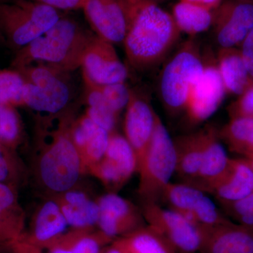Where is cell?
I'll return each mask as SVG.
<instances>
[{
	"instance_id": "cell-1",
	"label": "cell",
	"mask_w": 253,
	"mask_h": 253,
	"mask_svg": "<svg viewBox=\"0 0 253 253\" xmlns=\"http://www.w3.org/2000/svg\"><path fill=\"white\" fill-rule=\"evenodd\" d=\"M126 31V59L139 71L152 69L167 57L181 36L172 14L151 0H119Z\"/></svg>"
},
{
	"instance_id": "cell-2",
	"label": "cell",
	"mask_w": 253,
	"mask_h": 253,
	"mask_svg": "<svg viewBox=\"0 0 253 253\" xmlns=\"http://www.w3.org/2000/svg\"><path fill=\"white\" fill-rule=\"evenodd\" d=\"M93 36L73 20L60 18L52 27L22 47L14 66L21 69L39 63L58 72L73 71L81 67Z\"/></svg>"
},
{
	"instance_id": "cell-3",
	"label": "cell",
	"mask_w": 253,
	"mask_h": 253,
	"mask_svg": "<svg viewBox=\"0 0 253 253\" xmlns=\"http://www.w3.org/2000/svg\"><path fill=\"white\" fill-rule=\"evenodd\" d=\"M205 56L192 38L183 43L165 65L160 78V95L168 111L184 110L191 87L202 74Z\"/></svg>"
},
{
	"instance_id": "cell-4",
	"label": "cell",
	"mask_w": 253,
	"mask_h": 253,
	"mask_svg": "<svg viewBox=\"0 0 253 253\" xmlns=\"http://www.w3.org/2000/svg\"><path fill=\"white\" fill-rule=\"evenodd\" d=\"M176 172V151L172 139L162 120L157 115L154 136L137 172L138 193L143 204L161 201L163 191Z\"/></svg>"
},
{
	"instance_id": "cell-5",
	"label": "cell",
	"mask_w": 253,
	"mask_h": 253,
	"mask_svg": "<svg viewBox=\"0 0 253 253\" xmlns=\"http://www.w3.org/2000/svg\"><path fill=\"white\" fill-rule=\"evenodd\" d=\"M57 9L37 1L0 4V32L12 44L23 47L59 21Z\"/></svg>"
},
{
	"instance_id": "cell-6",
	"label": "cell",
	"mask_w": 253,
	"mask_h": 253,
	"mask_svg": "<svg viewBox=\"0 0 253 253\" xmlns=\"http://www.w3.org/2000/svg\"><path fill=\"white\" fill-rule=\"evenodd\" d=\"M84 171L69 130L56 131L40 157L39 175L44 185L53 192L63 194L73 189Z\"/></svg>"
},
{
	"instance_id": "cell-7",
	"label": "cell",
	"mask_w": 253,
	"mask_h": 253,
	"mask_svg": "<svg viewBox=\"0 0 253 253\" xmlns=\"http://www.w3.org/2000/svg\"><path fill=\"white\" fill-rule=\"evenodd\" d=\"M141 211L148 226L162 236L176 253L201 252L204 241L201 226L157 203L143 204Z\"/></svg>"
},
{
	"instance_id": "cell-8",
	"label": "cell",
	"mask_w": 253,
	"mask_h": 253,
	"mask_svg": "<svg viewBox=\"0 0 253 253\" xmlns=\"http://www.w3.org/2000/svg\"><path fill=\"white\" fill-rule=\"evenodd\" d=\"M19 70L25 81L23 106L39 112L55 113L67 104L69 89L58 77L59 72L43 65Z\"/></svg>"
},
{
	"instance_id": "cell-9",
	"label": "cell",
	"mask_w": 253,
	"mask_h": 253,
	"mask_svg": "<svg viewBox=\"0 0 253 253\" xmlns=\"http://www.w3.org/2000/svg\"><path fill=\"white\" fill-rule=\"evenodd\" d=\"M225 94L215 59L213 61L206 55L204 71L191 87L184 108L190 123L198 124L211 117L221 106Z\"/></svg>"
},
{
	"instance_id": "cell-10",
	"label": "cell",
	"mask_w": 253,
	"mask_h": 253,
	"mask_svg": "<svg viewBox=\"0 0 253 253\" xmlns=\"http://www.w3.org/2000/svg\"><path fill=\"white\" fill-rule=\"evenodd\" d=\"M212 28L219 48H238L253 28V2L222 0L214 11Z\"/></svg>"
},
{
	"instance_id": "cell-11",
	"label": "cell",
	"mask_w": 253,
	"mask_h": 253,
	"mask_svg": "<svg viewBox=\"0 0 253 253\" xmlns=\"http://www.w3.org/2000/svg\"><path fill=\"white\" fill-rule=\"evenodd\" d=\"M89 171L111 189L122 187L137 172L136 155L125 136L116 131L110 133L104 158Z\"/></svg>"
},
{
	"instance_id": "cell-12",
	"label": "cell",
	"mask_w": 253,
	"mask_h": 253,
	"mask_svg": "<svg viewBox=\"0 0 253 253\" xmlns=\"http://www.w3.org/2000/svg\"><path fill=\"white\" fill-rule=\"evenodd\" d=\"M83 78L99 85L125 83L127 70L116 52L112 43L95 35L82 59Z\"/></svg>"
},
{
	"instance_id": "cell-13",
	"label": "cell",
	"mask_w": 253,
	"mask_h": 253,
	"mask_svg": "<svg viewBox=\"0 0 253 253\" xmlns=\"http://www.w3.org/2000/svg\"><path fill=\"white\" fill-rule=\"evenodd\" d=\"M96 202L99 208L97 225L100 232L108 239L123 237L144 226L141 210L116 193L104 195Z\"/></svg>"
},
{
	"instance_id": "cell-14",
	"label": "cell",
	"mask_w": 253,
	"mask_h": 253,
	"mask_svg": "<svg viewBox=\"0 0 253 253\" xmlns=\"http://www.w3.org/2000/svg\"><path fill=\"white\" fill-rule=\"evenodd\" d=\"M157 113L149 100L134 90L126 106L125 137L131 145L137 161V170L152 139Z\"/></svg>"
},
{
	"instance_id": "cell-15",
	"label": "cell",
	"mask_w": 253,
	"mask_h": 253,
	"mask_svg": "<svg viewBox=\"0 0 253 253\" xmlns=\"http://www.w3.org/2000/svg\"><path fill=\"white\" fill-rule=\"evenodd\" d=\"M82 9L96 36L112 44L123 43L126 21L119 0H83Z\"/></svg>"
},
{
	"instance_id": "cell-16",
	"label": "cell",
	"mask_w": 253,
	"mask_h": 253,
	"mask_svg": "<svg viewBox=\"0 0 253 253\" xmlns=\"http://www.w3.org/2000/svg\"><path fill=\"white\" fill-rule=\"evenodd\" d=\"M204 141V154L199 173L191 186L211 194L214 186L225 175L231 158L219 141V132L212 126L201 129Z\"/></svg>"
},
{
	"instance_id": "cell-17",
	"label": "cell",
	"mask_w": 253,
	"mask_h": 253,
	"mask_svg": "<svg viewBox=\"0 0 253 253\" xmlns=\"http://www.w3.org/2000/svg\"><path fill=\"white\" fill-rule=\"evenodd\" d=\"M69 134L81 156L84 170L89 171L104 158L110 133L84 114L74 123Z\"/></svg>"
},
{
	"instance_id": "cell-18",
	"label": "cell",
	"mask_w": 253,
	"mask_h": 253,
	"mask_svg": "<svg viewBox=\"0 0 253 253\" xmlns=\"http://www.w3.org/2000/svg\"><path fill=\"white\" fill-rule=\"evenodd\" d=\"M204 229L202 253H253V229L230 220Z\"/></svg>"
},
{
	"instance_id": "cell-19",
	"label": "cell",
	"mask_w": 253,
	"mask_h": 253,
	"mask_svg": "<svg viewBox=\"0 0 253 253\" xmlns=\"http://www.w3.org/2000/svg\"><path fill=\"white\" fill-rule=\"evenodd\" d=\"M253 193V169L246 159H231L225 175L211 194L221 206L232 204Z\"/></svg>"
},
{
	"instance_id": "cell-20",
	"label": "cell",
	"mask_w": 253,
	"mask_h": 253,
	"mask_svg": "<svg viewBox=\"0 0 253 253\" xmlns=\"http://www.w3.org/2000/svg\"><path fill=\"white\" fill-rule=\"evenodd\" d=\"M215 61L226 94L239 96L253 83L239 48H219Z\"/></svg>"
},
{
	"instance_id": "cell-21",
	"label": "cell",
	"mask_w": 253,
	"mask_h": 253,
	"mask_svg": "<svg viewBox=\"0 0 253 253\" xmlns=\"http://www.w3.org/2000/svg\"><path fill=\"white\" fill-rule=\"evenodd\" d=\"M176 174L181 182L192 185L199 173L204 154L201 130L178 136L174 139Z\"/></svg>"
},
{
	"instance_id": "cell-22",
	"label": "cell",
	"mask_w": 253,
	"mask_h": 253,
	"mask_svg": "<svg viewBox=\"0 0 253 253\" xmlns=\"http://www.w3.org/2000/svg\"><path fill=\"white\" fill-rule=\"evenodd\" d=\"M56 201L68 225L76 229H89L97 224L99 205L89 199L84 192L71 189L61 194Z\"/></svg>"
},
{
	"instance_id": "cell-23",
	"label": "cell",
	"mask_w": 253,
	"mask_h": 253,
	"mask_svg": "<svg viewBox=\"0 0 253 253\" xmlns=\"http://www.w3.org/2000/svg\"><path fill=\"white\" fill-rule=\"evenodd\" d=\"M68 226L57 201H46L35 217L32 241L38 246H49L62 237Z\"/></svg>"
},
{
	"instance_id": "cell-24",
	"label": "cell",
	"mask_w": 253,
	"mask_h": 253,
	"mask_svg": "<svg viewBox=\"0 0 253 253\" xmlns=\"http://www.w3.org/2000/svg\"><path fill=\"white\" fill-rule=\"evenodd\" d=\"M214 11L179 1L173 6L172 15L181 33L193 38L212 28Z\"/></svg>"
},
{
	"instance_id": "cell-25",
	"label": "cell",
	"mask_w": 253,
	"mask_h": 253,
	"mask_svg": "<svg viewBox=\"0 0 253 253\" xmlns=\"http://www.w3.org/2000/svg\"><path fill=\"white\" fill-rule=\"evenodd\" d=\"M114 244L123 253H176L170 245L149 226L120 238Z\"/></svg>"
},
{
	"instance_id": "cell-26",
	"label": "cell",
	"mask_w": 253,
	"mask_h": 253,
	"mask_svg": "<svg viewBox=\"0 0 253 253\" xmlns=\"http://www.w3.org/2000/svg\"><path fill=\"white\" fill-rule=\"evenodd\" d=\"M22 228L23 212L16 195L9 186L0 182V239H17Z\"/></svg>"
},
{
	"instance_id": "cell-27",
	"label": "cell",
	"mask_w": 253,
	"mask_h": 253,
	"mask_svg": "<svg viewBox=\"0 0 253 253\" xmlns=\"http://www.w3.org/2000/svg\"><path fill=\"white\" fill-rule=\"evenodd\" d=\"M219 137L237 154L253 158V118H234L219 132Z\"/></svg>"
},
{
	"instance_id": "cell-28",
	"label": "cell",
	"mask_w": 253,
	"mask_h": 253,
	"mask_svg": "<svg viewBox=\"0 0 253 253\" xmlns=\"http://www.w3.org/2000/svg\"><path fill=\"white\" fill-rule=\"evenodd\" d=\"M87 230L76 229L75 232L63 236L49 246V253H100L101 244L110 240L101 232L95 236L86 232Z\"/></svg>"
},
{
	"instance_id": "cell-29",
	"label": "cell",
	"mask_w": 253,
	"mask_h": 253,
	"mask_svg": "<svg viewBox=\"0 0 253 253\" xmlns=\"http://www.w3.org/2000/svg\"><path fill=\"white\" fill-rule=\"evenodd\" d=\"M204 194L201 190L186 183L169 182L163 191L161 201L167 204L169 209L189 219L191 211Z\"/></svg>"
},
{
	"instance_id": "cell-30",
	"label": "cell",
	"mask_w": 253,
	"mask_h": 253,
	"mask_svg": "<svg viewBox=\"0 0 253 253\" xmlns=\"http://www.w3.org/2000/svg\"><path fill=\"white\" fill-rule=\"evenodd\" d=\"M25 81L19 72L0 71V105L23 106V91Z\"/></svg>"
},
{
	"instance_id": "cell-31",
	"label": "cell",
	"mask_w": 253,
	"mask_h": 253,
	"mask_svg": "<svg viewBox=\"0 0 253 253\" xmlns=\"http://www.w3.org/2000/svg\"><path fill=\"white\" fill-rule=\"evenodd\" d=\"M189 219L202 229L215 227L229 221L221 214L212 200L206 196V193L196 203L190 214Z\"/></svg>"
},
{
	"instance_id": "cell-32",
	"label": "cell",
	"mask_w": 253,
	"mask_h": 253,
	"mask_svg": "<svg viewBox=\"0 0 253 253\" xmlns=\"http://www.w3.org/2000/svg\"><path fill=\"white\" fill-rule=\"evenodd\" d=\"M21 135V123L13 106L0 105V141L14 146Z\"/></svg>"
},
{
	"instance_id": "cell-33",
	"label": "cell",
	"mask_w": 253,
	"mask_h": 253,
	"mask_svg": "<svg viewBox=\"0 0 253 253\" xmlns=\"http://www.w3.org/2000/svg\"><path fill=\"white\" fill-rule=\"evenodd\" d=\"M97 85L110 107L115 112L119 115L125 108L126 109L130 98L131 89L126 86V83H118Z\"/></svg>"
},
{
	"instance_id": "cell-34",
	"label": "cell",
	"mask_w": 253,
	"mask_h": 253,
	"mask_svg": "<svg viewBox=\"0 0 253 253\" xmlns=\"http://www.w3.org/2000/svg\"><path fill=\"white\" fill-rule=\"evenodd\" d=\"M231 119L253 118V82L227 109Z\"/></svg>"
},
{
	"instance_id": "cell-35",
	"label": "cell",
	"mask_w": 253,
	"mask_h": 253,
	"mask_svg": "<svg viewBox=\"0 0 253 253\" xmlns=\"http://www.w3.org/2000/svg\"><path fill=\"white\" fill-rule=\"evenodd\" d=\"M222 207L233 218L244 214H253V193L236 202L223 205Z\"/></svg>"
},
{
	"instance_id": "cell-36",
	"label": "cell",
	"mask_w": 253,
	"mask_h": 253,
	"mask_svg": "<svg viewBox=\"0 0 253 253\" xmlns=\"http://www.w3.org/2000/svg\"><path fill=\"white\" fill-rule=\"evenodd\" d=\"M239 49L250 76L253 80V28L241 43Z\"/></svg>"
},
{
	"instance_id": "cell-37",
	"label": "cell",
	"mask_w": 253,
	"mask_h": 253,
	"mask_svg": "<svg viewBox=\"0 0 253 253\" xmlns=\"http://www.w3.org/2000/svg\"><path fill=\"white\" fill-rule=\"evenodd\" d=\"M52 6L56 9L71 10L82 9L83 0H36Z\"/></svg>"
},
{
	"instance_id": "cell-38",
	"label": "cell",
	"mask_w": 253,
	"mask_h": 253,
	"mask_svg": "<svg viewBox=\"0 0 253 253\" xmlns=\"http://www.w3.org/2000/svg\"><path fill=\"white\" fill-rule=\"evenodd\" d=\"M4 146L0 141V182L6 180L10 172L9 161L5 155Z\"/></svg>"
},
{
	"instance_id": "cell-39",
	"label": "cell",
	"mask_w": 253,
	"mask_h": 253,
	"mask_svg": "<svg viewBox=\"0 0 253 253\" xmlns=\"http://www.w3.org/2000/svg\"><path fill=\"white\" fill-rule=\"evenodd\" d=\"M179 1L196 5V6L214 11L217 9L222 0H179Z\"/></svg>"
},
{
	"instance_id": "cell-40",
	"label": "cell",
	"mask_w": 253,
	"mask_h": 253,
	"mask_svg": "<svg viewBox=\"0 0 253 253\" xmlns=\"http://www.w3.org/2000/svg\"><path fill=\"white\" fill-rule=\"evenodd\" d=\"M104 253H123L122 251L119 249V248L117 246H116L114 244L111 246L110 249H108L107 251H105Z\"/></svg>"
},
{
	"instance_id": "cell-41",
	"label": "cell",
	"mask_w": 253,
	"mask_h": 253,
	"mask_svg": "<svg viewBox=\"0 0 253 253\" xmlns=\"http://www.w3.org/2000/svg\"><path fill=\"white\" fill-rule=\"evenodd\" d=\"M246 161H247L248 163L251 166V167L253 169V158H246Z\"/></svg>"
},
{
	"instance_id": "cell-42",
	"label": "cell",
	"mask_w": 253,
	"mask_h": 253,
	"mask_svg": "<svg viewBox=\"0 0 253 253\" xmlns=\"http://www.w3.org/2000/svg\"><path fill=\"white\" fill-rule=\"evenodd\" d=\"M151 1H154V2L158 3L161 2V1H163V0H151Z\"/></svg>"
},
{
	"instance_id": "cell-43",
	"label": "cell",
	"mask_w": 253,
	"mask_h": 253,
	"mask_svg": "<svg viewBox=\"0 0 253 253\" xmlns=\"http://www.w3.org/2000/svg\"><path fill=\"white\" fill-rule=\"evenodd\" d=\"M246 1H252L253 2V0H246Z\"/></svg>"
},
{
	"instance_id": "cell-44",
	"label": "cell",
	"mask_w": 253,
	"mask_h": 253,
	"mask_svg": "<svg viewBox=\"0 0 253 253\" xmlns=\"http://www.w3.org/2000/svg\"><path fill=\"white\" fill-rule=\"evenodd\" d=\"M34 1H36V0H34Z\"/></svg>"
},
{
	"instance_id": "cell-45",
	"label": "cell",
	"mask_w": 253,
	"mask_h": 253,
	"mask_svg": "<svg viewBox=\"0 0 253 253\" xmlns=\"http://www.w3.org/2000/svg\"></svg>"
}]
</instances>
